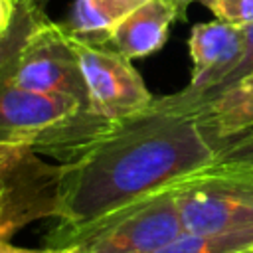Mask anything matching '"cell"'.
<instances>
[{"label": "cell", "mask_w": 253, "mask_h": 253, "mask_svg": "<svg viewBox=\"0 0 253 253\" xmlns=\"http://www.w3.org/2000/svg\"><path fill=\"white\" fill-rule=\"evenodd\" d=\"M184 229H253V168L208 166L174 186Z\"/></svg>", "instance_id": "5"}, {"label": "cell", "mask_w": 253, "mask_h": 253, "mask_svg": "<svg viewBox=\"0 0 253 253\" xmlns=\"http://www.w3.org/2000/svg\"><path fill=\"white\" fill-rule=\"evenodd\" d=\"M18 10V0H0V38L10 30Z\"/></svg>", "instance_id": "17"}, {"label": "cell", "mask_w": 253, "mask_h": 253, "mask_svg": "<svg viewBox=\"0 0 253 253\" xmlns=\"http://www.w3.org/2000/svg\"><path fill=\"white\" fill-rule=\"evenodd\" d=\"M24 26L14 57L18 85L93 109L71 36L40 8L20 4ZM97 113V111H95Z\"/></svg>", "instance_id": "4"}, {"label": "cell", "mask_w": 253, "mask_h": 253, "mask_svg": "<svg viewBox=\"0 0 253 253\" xmlns=\"http://www.w3.org/2000/svg\"><path fill=\"white\" fill-rule=\"evenodd\" d=\"M243 43L245 28H237L221 20L196 24L188 38L192 77L184 91H200L215 83L239 59Z\"/></svg>", "instance_id": "8"}, {"label": "cell", "mask_w": 253, "mask_h": 253, "mask_svg": "<svg viewBox=\"0 0 253 253\" xmlns=\"http://www.w3.org/2000/svg\"><path fill=\"white\" fill-rule=\"evenodd\" d=\"M184 231L172 186L87 225H57L45 235V243L73 247L77 253H156Z\"/></svg>", "instance_id": "3"}, {"label": "cell", "mask_w": 253, "mask_h": 253, "mask_svg": "<svg viewBox=\"0 0 253 253\" xmlns=\"http://www.w3.org/2000/svg\"><path fill=\"white\" fill-rule=\"evenodd\" d=\"M22 26L24 16L18 4L10 30L0 38V146L28 148L63 164L79 156L115 123L79 103L18 85L14 57Z\"/></svg>", "instance_id": "2"}, {"label": "cell", "mask_w": 253, "mask_h": 253, "mask_svg": "<svg viewBox=\"0 0 253 253\" xmlns=\"http://www.w3.org/2000/svg\"><path fill=\"white\" fill-rule=\"evenodd\" d=\"M184 115L196 117L221 138H231L253 128V73Z\"/></svg>", "instance_id": "10"}, {"label": "cell", "mask_w": 253, "mask_h": 253, "mask_svg": "<svg viewBox=\"0 0 253 253\" xmlns=\"http://www.w3.org/2000/svg\"><path fill=\"white\" fill-rule=\"evenodd\" d=\"M18 4H24V6H30V8H40V10H43V8L49 4V0H18Z\"/></svg>", "instance_id": "19"}, {"label": "cell", "mask_w": 253, "mask_h": 253, "mask_svg": "<svg viewBox=\"0 0 253 253\" xmlns=\"http://www.w3.org/2000/svg\"><path fill=\"white\" fill-rule=\"evenodd\" d=\"M253 245V229L237 231H184L156 253H241Z\"/></svg>", "instance_id": "13"}, {"label": "cell", "mask_w": 253, "mask_h": 253, "mask_svg": "<svg viewBox=\"0 0 253 253\" xmlns=\"http://www.w3.org/2000/svg\"><path fill=\"white\" fill-rule=\"evenodd\" d=\"M253 73V24L245 28V43H243V51L239 55V59L210 87L200 89V91H176L164 97H154L152 105L156 109H164V111H174V113H188L190 109L202 105L204 101H208L210 97H213L215 93L231 87L233 83L241 81L245 75Z\"/></svg>", "instance_id": "12"}, {"label": "cell", "mask_w": 253, "mask_h": 253, "mask_svg": "<svg viewBox=\"0 0 253 253\" xmlns=\"http://www.w3.org/2000/svg\"><path fill=\"white\" fill-rule=\"evenodd\" d=\"M164 2H168V4H170L174 10H176L178 18H184V16H186L188 6H190L192 2H196V0H164Z\"/></svg>", "instance_id": "18"}, {"label": "cell", "mask_w": 253, "mask_h": 253, "mask_svg": "<svg viewBox=\"0 0 253 253\" xmlns=\"http://www.w3.org/2000/svg\"><path fill=\"white\" fill-rule=\"evenodd\" d=\"M144 2L146 0H75L61 26L77 42L109 45L121 20Z\"/></svg>", "instance_id": "11"}, {"label": "cell", "mask_w": 253, "mask_h": 253, "mask_svg": "<svg viewBox=\"0 0 253 253\" xmlns=\"http://www.w3.org/2000/svg\"><path fill=\"white\" fill-rule=\"evenodd\" d=\"M0 253H77L73 247H20L10 241H0Z\"/></svg>", "instance_id": "16"}, {"label": "cell", "mask_w": 253, "mask_h": 253, "mask_svg": "<svg viewBox=\"0 0 253 253\" xmlns=\"http://www.w3.org/2000/svg\"><path fill=\"white\" fill-rule=\"evenodd\" d=\"M241 253H253V245H251V247H247V249H243Z\"/></svg>", "instance_id": "21"}, {"label": "cell", "mask_w": 253, "mask_h": 253, "mask_svg": "<svg viewBox=\"0 0 253 253\" xmlns=\"http://www.w3.org/2000/svg\"><path fill=\"white\" fill-rule=\"evenodd\" d=\"M73 40V38H71ZM93 111L117 123L146 111L154 97L132 61L111 45L73 40Z\"/></svg>", "instance_id": "7"}, {"label": "cell", "mask_w": 253, "mask_h": 253, "mask_svg": "<svg viewBox=\"0 0 253 253\" xmlns=\"http://www.w3.org/2000/svg\"><path fill=\"white\" fill-rule=\"evenodd\" d=\"M174 20H178V14L168 2L146 0L121 20L109 45L130 61L142 59L164 47Z\"/></svg>", "instance_id": "9"}, {"label": "cell", "mask_w": 253, "mask_h": 253, "mask_svg": "<svg viewBox=\"0 0 253 253\" xmlns=\"http://www.w3.org/2000/svg\"><path fill=\"white\" fill-rule=\"evenodd\" d=\"M215 166H235V168H253V128L231 136L227 144L221 148Z\"/></svg>", "instance_id": "15"}, {"label": "cell", "mask_w": 253, "mask_h": 253, "mask_svg": "<svg viewBox=\"0 0 253 253\" xmlns=\"http://www.w3.org/2000/svg\"><path fill=\"white\" fill-rule=\"evenodd\" d=\"M59 166L18 148L0 160V241L40 217H55Z\"/></svg>", "instance_id": "6"}, {"label": "cell", "mask_w": 253, "mask_h": 253, "mask_svg": "<svg viewBox=\"0 0 253 253\" xmlns=\"http://www.w3.org/2000/svg\"><path fill=\"white\" fill-rule=\"evenodd\" d=\"M14 150H18V148H4V146H0V160H2L4 156H8L10 152H14Z\"/></svg>", "instance_id": "20"}, {"label": "cell", "mask_w": 253, "mask_h": 253, "mask_svg": "<svg viewBox=\"0 0 253 253\" xmlns=\"http://www.w3.org/2000/svg\"><path fill=\"white\" fill-rule=\"evenodd\" d=\"M215 20L247 28L253 24V0H200Z\"/></svg>", "instance_id": "14"}, {"label": "cell", "mask_w": 253, "mask_h": 253, "mask_svg": "<svg viewBox=\"0 0 253 253\" xmlns=\"http://www.w3.org/2000/svg\"><path fill=\"white\" fill-rule=\"evenodd\" d=\"M227 140L192 115L150 105L59 164L55 217L63 227L87 225L172 188L211 166Z\"/></svg>", "instance_id": "1"}]
</instances>
